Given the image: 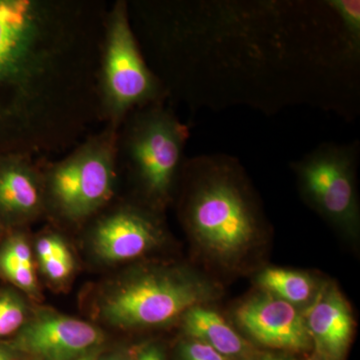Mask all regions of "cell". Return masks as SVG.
Masks as SVG:
<instances>
[{"mask_svg":"<svg viewBox=\"0 0 360 360\" xmlns=\"http://www.w3.org/2000/svg\"><path fill=\"white\" fill-rule=\"evenodd\" d=\"M51 73L44 25L25 0H0V156L27 153L32 104Z\"/></svg>","mask_w":360,"mask_h":360,"instance_id":"obj_1","label":"cell"},{"mask_svg":"<svg viewBox=\"0 0 360 360\" xmlns=\"http://www.w3.org/2000/svg\"><path fill=\"white\" fill-rule=\"evenodd\" d=\"M187 167L196 175L186 208L194 238L219 259L240 257L257 240L259 219L238 163L231 156L200 155Z\"/></svg>","mask_w":360,"mask_h":360,"instance_id":"obj_2","label":"cell"},{"mask_svg":"<svg viewBox=\"0 0 360 360\" xmlns=\"http://www.w3.org/2000/svg\"><path fill=\"white\" fill-rule=\"evenodd\" d=\"M122 124L118 158L125 160L149 200L165 202L184 167L188 129L161 101L132 111Z\"/></svg>","mask_w":360,"mask_h":360,"instance_id":"obj_3","label":"cell"},{"mask_svg":"<svg viewBox=\"0 0 360 360\" xmlns=\"http://www.w3.org/2000/svg\"><path fill=\"white\" fill-rule=\"evenodd\" d=\"M120 129L108 124L42 172L45 203L60 217L82 221L110 202L117 179Z\"/></svg>","mask_w":360,"mask_h":360,"instance_id":"obj_4","label":"cell"},{"mask_svg":"<svg viewBox=\"0 0 360 360\" xmlns=\"http://www.w3.org/2000/svg\"><path fill=\"white\" fill-rule=\"evenodd\" d=\"M105 28L99 105L108 124L120 129L132 111L162 101L165 89L142 56L124 1L116 2Z\"/></svg>","mask_w":360,"mask_h":360,"instance_id":"obj_5","label":"cell"},{"mask_svg":"<svg viewBox=\"0 0 360 360\" xmlns=\"http://www.w3.org/2000/svg\"><path fill=\"white\" fill-rule=\"evenodd\" d=\"M205 283L177 272L153 271L124 281L104 298L101 314L122 328L156 326L174 321L210 295Z\"/></svg>","mask_w":360,"mask_h":360,"instance_id":"obj_6","label":"cell"},{"mask_svg":"<svg viewBox=\"0 0 360 360\" xmlns=\"http://www.w3.org/2000/svg\"><path fill=\"white\" fill-rule=\"evenodd\" d=\"M356 143H323L293 163L307 200L331 221L348 231L359 224L355 169Z\"/></svg>","mask_w":360,"mask_h":360,"instance_id":"obj_7","label":"cell"},{"mask_svg":"<svg viewBox=\"0 0 360 360\" xmlns=\"http://www.w3.org/2000/svg\"><path fill=\"white\" fill-rule=\"evenodd\" d=\"M236 321L265 347L304 352L311 347L304 317L295 305L274 295H258L236 310Z\"/></svg>","mask_w":360,"mask_h":360,"instance_id":"obj_8","label":"cell"},{"mask_svg":"<svg viewBox=\"0 0 360 360\" xmlns=\"http://www.w3.org/2000/svg\"><path fill=\"white\" fill-rule=\"evenodd\" d=\"M161 229L155 219L139 208H118L104 215L92 231V245L106 262L134 259L160 243Z\"/></svg>","mask_w":360,"mask_h":360,"instance_id":"obj_9","label":"cell"},{"mask_svg":"<svg viewBox=\"0 0 360 360\" xmlns=\"http://www.w3.org/2000/svg\"><path fill=\"white\" fill-rule=\"evenodd\" d=\"M103 342L91 324L60 315H47L30 322L18 338V347L42 360H73Z\"/></svg>","mask_w":360,"mask_h":360,"instance_id":"obj_10","label":"cell"},{"mask_svg":"<svg viewBox=\"0 0 360 360\" xmlns=\"http://www.w3.org/2000/svg\"><path fill=\"white\" fill-rule=\"evenodd\" d=\"M45 206L44 175L28 153L0 156V221L18 224L32 219Z\"/></svg>","mask_w":360,"mask_h":360,"instance_id":"obj_11","label":"cell"},{"mask_svg":"<svg viewBox=\"0 0 360 360\" xmlns=\"http://www.w3.org/2000/svg\"><path fill=\"white\" fill-rule=\"evenodd\" d=\"M303 317L321 356L326 360L342 359L352 340L354 319L338 288H322Z\"/></svg>","mask_w":360,"mask_h":360,"instance_id":"obj_12","label":"cell"},{"mask_svg":"<svg viewBox=\"0 0 360 360\" xmlns=\"http://www.w3.org/2000/svg\"><path fill=\"white\" fill-rule=\"evenodd\" d=\"M184 315V330L193 340L210 345L232 360H248L252 356L248 342L217 312L198 305Z\"/></svg>","mask_w":360,"mask_h":360,"instance_id":"obj_13","label":"cell"},{"mask_svg":"<svg viewBox=\"0 0 360 360\" xmlns=\"http://www.w3.org/2000/svg\"><path fill=\"white\" fill-rule=\"evenodd\" d=\"M0 250V272L21 290L30 293L37 290L32 250L21 234H13Z\"/></svg>","mask_w":360,"mask_h":360,"instance_id":"obj_14","label":"cell"},{"mask_svg":"<svg viewBox=\"0 0 360 360\" xmlns=\"http://www.w3.org/2000/svg\"><path fill=\"white\" fill-rule=\"evenodd\" d=\"M258 283L271 295L296 304L310 300L314 295L312 279L302 272L283 269H267L258 276Z\"/></svg>","mask_w":360,"mask_h":360,"instance_id":"obj_15","label":"cell"},{"mask_svg":"<svg viewBox=\"0 0 360 360\" xmlns=\"http://www.w3.org/2000/svg\"><path fill=\"white\" fill-rule=\"evenodd\" d=\"M328 2L340 21L341 27L348 41L359 51L360 2L359 0H331Z\"/></svg>","mask_w":360,"mask_h":360,"instance_id":"obj_16","label":"cell"},{"mask_svg":"<svg viewBox=\"0 0 360 360\" xmlns=\"http://www.w3.org/2000/svg\"><path fill=\"white\" fill-rule=\"evenodd\" d=\"M25 321V307L20 298L11 293L0 295V338L21 328Z\"/></svg>","mask_w":360,"mask_h":360,"instance_id":"obj_17","label":"cell"},{"mask_svg":"<svg viewBox=\"0 0 360 360\" xmlns=\"http://www.w3.org/2000/svg\"><path fill=\"white\" fill-rule=\"evenodd\" d=\"M181 360H232L219 354L210 345L193 340L184 343L180 350Z\"/></svg>","mask_w":360,"mask_h":360,"instance_id":"obj_18","label":"cell"},{"mask_svg":"<svg viewBox=\"0 0 360 360\" xmlns=\"http://www.w3.org/2000/svg\"><path fill=\"white\" fill-rule=\"evenodd\" d=\"M44 272L47 277L54 281H60L68 278L75 269V259L72 255L51 257L40 262Z\"/></svg>","mask_w":360,"mask_h":360,"instance_id":"obj_19","label":"cell"},{"mask_svg":"<svg viewBox=\"0 0 360 360\" xmlns=\"http://www.w3.org/2000/svg\"><path fill=\"white\" fill-rule=\"evenodd\" d=\"M37 251L40 262H45L51 257H65L70 255V251L65 241L56 236L40 238L37 241Z\"/></svg>","mask_w":360,"mask_h":360,"instance_id":"obj_20","label":"cell"},{"mask_svg":"<svg viewBox=\"0 0 360 360\" xmlns=\"http://www.w3.org/2000/svg\"><path fill=\"white\" fill-rule=\"evenodd\" d=\"M135 360H165V357L160 348L153 345L142 350Z\"/></svg>","mask_w":360,"mask_h":360,"instance_id":"obj_21","label":"cell"},{"mask_svg":"<svg viewBox=\"0 0 360 360\" xmlns=\"http://www.w3.org/2000/svg\"><path fill=\"white\" fill-rule=\"evenodd\" d=\"M99 354L96 352V349L90 350V352H86V354H84L80 355V356L77 357L73 360H97L98 359Z\"/></svg>","mask_w":360,"mask_h":360,"instance_id":"obj_22","label":"cell"},{"mask_svg":"<svg viewBox=\"0 0 360 360\" xmlns=\"http://www.w3.org/2000/svg\"><path fill=\"white\" fill-rule=\"evenodd\" d=\"M0 360H13L11 355L8 354V352H6V350L0 348Z\"/></svg>","mask_w":360,"mask_h":360,"instance_id":"obj_23","label":"cell"},{"mask_svg":"<svg viewBox=\"0 0 360 360\" xmlns=\"http://www.w3.org/2000/svg\"><path fill=\"white\" fill-rule=\"evenodd\" d=\"M103 360H125L124 357L120 356V355H112V356L108 357V359Z\"/></svg>","mask_w":360,"mask_h":360,"instance_id":"obj_24","label":"cell"},{"mask_svg":"<svg viewBox=\"0 0 360 360\" xmlns=\"http://www.w3.org/2000/svg\"><path fill=\"white\" fill-rule=\"evenodd\" d=\"M264 360H288L285 359H283V357H267Z\"/></svg>","mask_w":360,"mask_h":360,"instance_id":"obj_25","label":"cell"},{"mask_svg":"<svg viewBox=\"0 0 360 360\" xmlns=\"http://www.w3.org/2000/svg\"><path fill=\"white\" fill-rule=\"evenodd\" d=\"M4 225L1 224V221H0V233H1L2 229H4Z\"/></svg>","mask_w":360,"mask_h":360,"instance_id":"obj_26","label":"cell"}]
</instances>
